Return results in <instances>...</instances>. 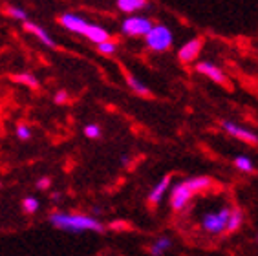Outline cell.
Segmentation results:
<instances>
[{"label":"cell","instance_id":"22","mask_svg":"<svg viewBox=\"0 0 258 256\" xmlns=\"http://www.w3.org/2000/svg\"><path fill=\"white\" fill-rule=\"evenodd\" d=\"M15 134L20 141H28V139H31V128L26 126V124H19L17 130H15Z\"/></svg>","mask_w":258,"mask_h":256},{"label":"cell","instance_id":"5","mask_svg":"<svg viewBox=\"0 0 258 256\" xmlns=\"http://www.w3.org/2000/svg\"><path fill=\"white\" fill-rule=\"evenodd\" d=\"M233 209L231 207H222L220 211H213V212H205L202 216V229L209 234H222L227 229V220L231 216Z\"/></svg>","mask_w":258,"mask_h":256},{"label":"cell","instance_id":"25","mask_svg":"<svg viewBox=\"0 0 258 256\" xmlns=\"http://www.w3.org/2000/svg\"><path fill=\"white\" fill-rule=\"evenodd\" d=\"M256 241H258V236H256Z\"/></svg>","mask_w":258,"mask_h":256},{"label":"cell","instance_id":"20","mask_svg":"<svg viewBox=\"0 0 258 256\" xmlns=\"http://www.w3.org/2000/svg\"><path fill=\"white\" fill-rule=\"evenodd\" d=\"M97 49H99L103 55H114L115 51H117V44H115L114 40H106V42L97 44Z\"/></svg>","mask_w":258,"mask_h":256},{"label":"cell","instance_id":"21","mask_svg":"<svg viewBox=\"0 0 258 256\" xmlns=\"http://www.w3.org/2000/svg\"><path fill=\"white\" fill-rule=\"evenodd\" d=\"M85 136L88 139H99L101 138V126L95 123H90L85 126Z\"/></svg>","mask_w":258,"mask_h":256},{"label":"cell","instance_id":"17","mask_svg":"<svg viewBox=\"0 0 258 256\" xmlns=\"http://www.w3.org/2000/svg\"><path fill=\"white\" fill-rule=\"evenodd\" d=\"M234 167L238 170H243V172H253L254 165L247 156H238V158H234Z\"/></svg>","mask_w":258,"mask_h":256},{"label":"cell","instance_id":"4","mask_svg":"<svg viewBox=\"0 0 258 256\" xmlns=\"http://www.w3.org/2000/svg\"><path fill=\"white\" fill-rule=\"evenodd\" d=\"M172 40H174L172 31H170L165 24H154L152 26V30L145 35V42H147V46H149L152 51H158V53L167 51V49L172 46Z\"/></svg>","mask_w":258,"mask_h":256},{"label":"cell","instance_id":"24","mask_svg":"<svg viewBox=\"0 0 258 256\" xmlns=\"http://www.w3.org/2000/svg\"><path fill=\"white\" fill-rule=\"evenodd\" d=\"M50 185H51L50 177H40L39 181H37V188H39V190H48Z\"/></svg>","mask_w":258,"mask_h":256},{"label":"cell","instance_id":"9","mask_svg":"<svg viewBox=\"0 0 258 256\" xmlns=\"http://www.w3.org/2000/svg\"><path fill=\"white\" fill-rule=\"evenodd\" d=\"M196 70H198L202 75H205V77H209L211 81H214V83H220V84L227 83L225 74L222 72V68L216 66V64H213V62H209V60H202V62H198L196 64Z\"/></svg>","mask_w":258,"mask_h":256},{"label":"cell","instance_id":"11","mask_svg":"<svg viewBox=\"0 0 258 256\" xmlns=\"http://www.w3.org/2000/svg\"><path fill=\"white\" fill-rule=\"evenodd\" d=\"M169 185H170V176H165L161 177L158 181V185H156L152 190H150L149 194V203H152V205H158L161 200H163L165 192L169 190Z\"/></svg>","mask_w":258,"mask_h":256},{"label":"cell","instance_id":"10","mask_svg":"<svg viewBox=\"0 0 258 256\" xmlns=\"http://www.w3.org/2000/svg\"><path fill=\"white\" fill-rule=\"evenodd\" d=\"M24 30L28 31V33H33L37 39L42 42L44 46H50V48H53L55 46V40H53V37H51L48 31L42 28V26H39V24H35V22H30V20H26L24 22Z\"/></svg>","mask_w":258,"mask_h":256},{"label":"cell","instance_id":"12","mask_svg":"<svg viewBox=\"0 0 258 256\" xmlns=\"http://www.w3.org/2000/svg\"><path fill=\"white\" fill-rule=\"evenodd\" d=\"M117 10L123 13H136L149 6V0H117Z\"/></svg>","mask_w":258,"mask_h":256},{"label":"cell","instance_id":"18","mask_svg":"<svg viewBox=\"0 0 258 256\" xmlns=\"http://www.w3.org/2000/svg\"><path fill=\"white\" fill-rule=\"evenodd\" d=\"M8 15L11 17V19L15 20H20V22H26L28 20V13H26L22 8H17V6H8Z\"/></svg>","mask_w":258,"mask_h":256},{"label":"cell","instance_id":"15","mask_svg":"<svg viewBox=\"0 0 258 256\" xmlns=\"http://www.w3.org/2000/svg\"><path fill=\"white\" fill-rule=\"evenodd\" d=\"M242 222H243L242 211L233 209V212H231V216H229V220H227V229H225V232H234L240 225H242Z\"/></svg>","mask_w":258,"mask_h":256},{"label":"cell","instance_id":"13","mask_svg":"<svg viewBox=\"0 0 258 256\" xmlns=\"http://www.w3.org/2000/svg\"><path fill=\"white\" fill-rule=\"evenodd\" d=\"M170 245H172V240H170V238H167V236L158 238V240L152 243V247H150V254L161 256L167 249H170Z\"/></svg>","mask_w":258,"mask_h":256},{"label":"cell","instance_id":"19","mask_svg":"<svg viewBox=\"0 0 258 256\" xmlns=\"http://www.w3.org/2000/svg\"><path fill=\"white\" fill-rule=\"evenodd\" d=\"M37 209H39V202H37V198L33 196H28L22 200V211L28 212V214H33V212H37Z\"/></svg>","mask_w":258,"mask_h":256},{"label":"cell","instance_id":"7","mask_svg":"<svg viewBox=\"0 0 258 256\" xmlns=\"http://www.w3.org/2000/svg\"><path fill=\"white\" fill-rule=\"evenodd\" d=\"M222 128H224L229 136H233V138L240 139V141H245V143H249V145H256L258 143L256 134L251 132L249 128L240 126V124L233 123V121H222Z\"/></svg>","mask_w":258,"mask_h":256},{"label":"cell","instance_id":"14","mask_svg":"<svg viewBox=\"0 0 258 256\" xmlns=\"http://www.w3.org/2000/svg\"><path fill=\"white\" fill-rule=\"evenodd\" d=\"M13 81L19 84H24V86H28V88H39V79H37L33 74H28V72L13 75Z\"/></svg>","mask_w":258,"mask_h":256},{"label":"cell","instance_id":"8","mask_svg":"<svg viewBox=\"0 0 258 256\" xmlns=\"http://www.w3.org/2000/svg\"><path fill=\"white\" fill-rule=\"evenodd\" d=\"M202 46H204V40L202 39H192L189 42H185L178 51L179 60L181 62H192V60H196L200 51H202Z\"/></svg>","mask_w":258,"mask_h":256},{"label":"cell","instance_id":"23","mask_svg":"<svg viewBox=\"0 0 258 256\" xmlns=\"http://www.w3.org/2000/svg\"><path fill=\"white\" fill-rule=\"evenodd\" d=\"M53 101H55V103H57V104L66 103V101H68V92H66V90H59V92L55 94Z\"/></svg>","mask_w":258,"mask_h":256},{"label":"cell","instance_id":"6","mask_svg":"<svg viewBox=\"0 0 258 256\" xmlns=\"http://www.w3.org/2000/svg\"><path fill=\"white\" fill-rule=\"evenodd\" d=\"M154 22L149 19V17H141V15H130L123 20L121 24V31L128 37H145L152 30Z\"/></svg>","mask_w":258,"mask_h":256},{"label":"cell","instance_id":"16","mask_svg":"<svg viewBox=\"0 0 258 256\" xmlns=\"http://www.w3.org/2000/svg\"><path fill=\"white\" fill-rule=\"evenodd\" d=\"M126 83H128V86L134 90L136 94H139V95H149L150 94L149 86H147L145 83H141L139 79H136L134 75H126Z\"/></svg>","mask_w":258,"mask_h":256},{"label":"cell","instance_id":"2","mask_svg":"<svg viewBox=\"0 0 258 256\" xmlns=\"http://www.w3.org/2000/svg\"><path fill=\"white\" fill-rule=\"evenodd\" d=\"M211 177L207 176H196V177H189L185 181L174 185L172 192H170V207L174 211H183L187 207V203L192 200L194 194L205 190V188L211 187Z\"/></svg>","mask_w":258,"mask_h":256},{"label":"cell","instance_id":"1","mask_svg":"<svg viewBox=\"0 0 258 256\" xmlns=\"http://www.w3.org/2000/svg\"><path fill=\"white\" fill-rule=\"evenodd\" d=\"M59 22L62 28H66L72 33L83 35L90 42H95V44H101V42H106L110 40V33L104 30L103 26L99 24H92L86 19H83L77 13H62L59 17Z\"/></svg>","mask_w":258,"mask_h":256},{"label":"cell","instance_id":"3","mask_svg":"<svg viewBox=\"0 0 258 256\" xmlns=\"http://www.w3.org/2000/svg\"><path fill=\"white\" fill-rule=\"evenodd\" d=\"M50 223L55 229H62L68 232H85V231H94V232H103L104 227L99 220H95L92 216H85V214H64V212H55L50 216Z\"/></svg>","mask_w":258,"mask_h":256}]
</instances>
